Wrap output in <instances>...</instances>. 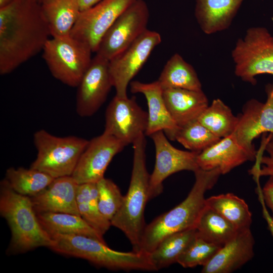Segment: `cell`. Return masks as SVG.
<instances>
[{
  "label": "cell",
  "mask_w": 273,
  "mask_h": 273,
  "mask_svg": "<svg viewBox=\"0 0 273 273\" xmlns=\"http://www.w3.org/2000/svg\"><path fill=\"white\" fill-rule=\"evenodd\" d=\"M150 136L154 142L156 153L154 168L150 176V200L161 194L163 182L170 175L183 170L194 172L200 168L197 162L198 153L175 148L168 141L163 130L155 132Z\"/></svg>",
  "instance_id": "obj_12"
},
{
  "label": "cell",
  "mask_w": 273,
  "mask_h": 273,
  "mask_svg": "<svg viewBox=\"0 0 273 273\" xmlns=\"http://www.w3.org/2000/svg\"><path fill=\"white\" fill-rule=\"evenodd\" d=\"M205 205L232 223L239 230L250 228L252 213L246 202L231 193L211 196Z\"/></svg>",
  "instance_id": "obj_28"
},
{
  "label": "cell",
  "mask_w": 273,
  "mask_h": 273,
  "mask_svg": "<svg viewBox=\"0 0 273 273\" xmlns=\"http://www.w3.org/2000/svg\"><path fill=\"white\" fill-rule=\"evenodd\" d=\"M89 141L76 136L60 137L44 129L33 134L36 158L30 167L54 178L71 176Z\"/></svg>",
  "instance_id": "obj_6"
},
{
  "label": "cell",
  "mask_w": 273,
  "mask_h": 273,
  "mask_svg": "<svg viewBox=\"0 0 273 273\" xmlns=\"http://www.w3.org/2000/svg\"><path fill=\"white\" fill-rule=\"evenodd\" d=\"M51 35L37 0H14L0 8V74H9L35 56Z\"/></svg>",
  "instance_id": "obj_1"
},
{
  "label": "cell",
  "mask_w": 273,
  "mask_h": 273,
  "mask_svg": "<svg viewBox=\"0 0 273 273\" xmlns=\"http://www.w3.org/2000/svg\"><path fill=\"white\" fill-rule=\"evenodd\" d=\"M5 179L17 193L28 197L34 196L45 189L55 179L40 170L24 167H10Z\"/></svg>",
  "instance_id": "obj_30"
},
{
  "label": "cell",
  "mask_w": 273,
  "mask_h": 273,
  "mask_svg": "<svg viewBox=\"0 0 273 273\" xmlns=\"http://www.w3.org/2000/svg\"><path fill=\"white\" fill-rule=\"evenodd\" d=\"M163 98L171 116L178 126L197 120L209 106L202 90L166 88L163 89Z\"/></svg>",
  "instance_id": "obj_21"
},
{
  "label": "cell",
  "mask_w": 273,
  "mask_h": 273,
  "mask_svg": "<svg viewBox=\"0 0 273 273\" xmlns=\"http://www.w3.org/2000/svg\"><path fill=\"white\" fill-rule=\"evenodd\" d=\"M102 0H77L81 12L95 5Z\"/></svg>",
  "instance_id": "obj_38"
},
{
  "label": "cell",
  "mask_w": 273,
  "mask_h": 273,
  "mask_svg": "<svg viewBox=\"0 0 273 273\" xmlns=\"http://www.w3.org/2000/svg\"><path fill=\"white\" fill-rule=\"evenodd\" d=\"M194 173L195 183L186 199L146 225L139 252L149 254L168 235L195 228L205 205V194L214 187L221 173L218 168L199 169Z\"/></svg>",
  "instance_id": "obj_2"
},
{
  "label": "cell",
  "mask_w": 273,
  "mask_h": 273,
  "mask_svg": "<svg viewBox=\"0 0 273 273\" xmlns=\"http://www.w3.org/2000/svg\"><path fill=\"white\" fill-rule=\"evenodd\" d=\"M135 0H102L80 12L70 35L97 52L100 41L117 18Z\"/></svg>",
  "instance_id": "obj_11"
},
{
  "label": "cell",
  "mask_w": 273,
  "mask_h": 273,
  "mask_svg": "<svg viewBox=\"0 0 273 273\" xmlns=\"http://www.w3.org/2000/svg\"><path fill=\"white\" fill-rule=\"evenodd\" d=\"M262 149L267 153V156L257 154L256 163L249 171L256 180L262 176H273V136L269 133L266 141H263Z\"/></svg>",
  "instance_id": "obj_35"
},
{
  "label": "cell",
  "mask_w": 273,
  "mask_h": 273,
  "mask_svg": "<svg viewBox=\"0 0 273 273\" xmlns=\"http://www.w3.org/2000/svg\"><path fill=\"white\" fill-rule=\"evenodd\" d=\"M232 57L236 75L255 85L257 75H273V36L265 27H251L237 41Z\"/></svg>",
  "instance_id": "obj_8"
},
{
  "label": "cell",
  "mask_w": 273,
  "mask_h": 273,
  "mask_svg": "<svg viewBox=\"0 0 273 273\" xmlns=\"http://www.w3.org/2000/svg\"><path fill=\"white\" fill-rule=\"evenodd\" d=\"M256 157L244 149L232 133L198 153L197 162L204 170L218 168L221 174L229 173L244 163L255 160Z\"/></svg>",
  "instance_id": "obj_20"
},
{
  "label": "cell",
  "mask_w": 273,
  "mask_h": 273,
  "mask_svg": "<svg viewBox=\"0 0 273 273\" xmlns=\"http://www.w3.org/2000/svg\"><path fill=\"white\" fill-rule=\"evenodd\" d=\"M149 10L144 0H135L115 20L99 44L96 54L110 61L147 29Z\"/></svg>",
  "instance_id": "obj_9"
},
{
  "label": "cell",
  "mask_w": 273,
  "mask_h": 273,
  "mask_svg": "<svg viewBox=\"0 0 273 273\" xmlns=\"http://www.w3.org/2000/svg\"><path fill=\"white\" fill-rule=\"evenodd\" d=\"M197 236L195 228L175 233L166 237L149 254V259L158 271L177 263L179 256Z\"/></svg>",
  "instance_id": "obj_27"
},
{
  "label": "cell",
  "mask_w": 273,
  "mask_h": 273,
  "mask_svg": "<svg viewBox=\"0 0 273 273\" xmlns=\"http://www.w3.org/2000/svg\"><path fill=\"white\" fill-rule=\"evenodd\" d=\"M40 3L51 36L70 34L81 12L77 0H43Z\"/></svg>",
  "instance_id": "obj_23"
},
{
  "label": "cell",
  "mask_w": 273,
  "mask_h": 273,
  "mask_svg": "<svg viewBox=\"0 0 273 273\" xmlns=\"http://www.w3.org/2000/svg\"><path fill=\"white\" fill-rule=\"evenodd\" d=\"M43 58L51 74L71 87H77L88 68L93 53L86 43L70 34L52 37L43 49Z\"/></svg>",
  "instance_id": "obj_7"
},
{
  "label": "cell",
  "mask_w": 273,
  "mask_h": 273,
  "mask_svg": "<svg viewBox=\"0 0 273 273\" xmlns=\"http://www.w3.org/2000/svg\"><path fill=\"white\" fill-rule=\"evenodd\" d=\"M161 42V36L158 32L147 29L128 47L109 61V72L115 96L128 97V84Z\"/></svg>",
  "instance_id": "obj_10"
},
{
  "label": "cell",
  "mask_w": 273,
  "mask_h": 273,
  "mask_svg": "<svg viewBox=\"0 0 273 273\" xmlns=\"http://www.w3.org/2000/svg\"><path fill=\"white\" fill-rule=\"evenodd\" d=\"M98 207L101 213L111 220L121 207L124 196L118 187L111 179L104 177L96 183Z\"/></svg>",
  "instance_id": "obj_34"
},
{
  "label": "cell",
  "mask_w": 273,
  "mask_h": 273,
  "mask_svg": "<svg viewBox=\"0 0 273 273\" xmlns=\"http://www.w3.org/2000/svg\"><path fill=\"white\" fill-rule=\"evenodd\" d=\"M265 103L253 99L244 104L233 133L238 143L255 157L257 153L253 140L267 132L273 136V82L265 85Z\"/></svg>",
  "instance_id": "obj_14"
},
{
  "label": "cell",
  "mask_w": 273,
  "mask_h": 273,
  "mask_svg": "<svg viewBox=\"0 0 273 273\" xmlns=\"http://www.w3.org/2000/svg\"><path fill=\"white\" fill-rule=\"evenodd\" d=\"M0 213L11 231L10 253H24L40 247L51 248L53 245V240L38 220L30 197L15 192L5 178L1 182Z\"/></svg>",
  "instance_id": "obj_4"
},
{
  "label": "cell",
  "mask_w": 273,
  "mask_h": 273,
  "mask_svg": "<svg viewBox=\"0 0 273 273\" xmlns=\"http://www.w3.org/2000/svg\"><path fill=\"white\" fill-rule=\"evenodd\" d=\"M255 241L250 228L240 230L203 266L202 273H230L239 269L254 256Z\"/></svg>",
  "instance_id": "obj_17"
},
{
  "label": "cell",
  "mask_w": 273,
  "mask_h": 273,
  "mask_svg": "<svg viewBox=\"0 0 273 273\" xmlns=\"http://www.w3.org/2000/svg\"><path fill=\"white\" fill-rule=\"evenodd\" d=\"M157 80L163 89L202 90L201 82L193 67L177 53L166 62Z\"/></svg>",
  "instance_id": "obj_26"
},
{
  "label": "cell",
  "mask_w": 273,
  "mask_h": 273,
  "mask_svg": "<svg viewBox=\"0 0 273 273\" xmlns=\"http://www.w3.org/2000/svg\"><path fill=\"white\" fill-rule=\"evenodd\" d=\"M39 3H40L43 0H37Z\"/></svg>",
  "instance_id": "obj_40"
},
{
  "label": "cell",
  "mask_w": 273,
  "mask_h": 273,
  "mask_svg": "<svg viewBox=\"0 0 273 273\" xmlns=\"http://www.w3.org/2000/svg\"><path fill=\"white\" fill-rule=\"evenodd\" d=\"M257 185V193L261 195L265 204L270 209L273 218V176H269L262 189L258 183Z\"/></svg>",
  "instance_id": "obj_36"
},
{
  "label": "cell",
  "mask_w": 273,
  "mask_h": 273,
  "mask_svg": "<svg viewBox=\"0 0 273 273\" xmlns=\"http://www.w3.org/2000/svg\"><path fill=\"white\" fill-rule=\"evenodd\" d=\"M148 123V112L138 105L135 97L121 98L115 96L106 109L104 132L127 146L145 134Z\"/></svg>",
  "instance_id": "obj_13"
},
{
  "label": "cell",
  "mask_w": 273,
  "mask_h": 273,
  "mask_svg": "<svg viewBox=\"0 0 273 273\" xmlns=\"http://www.w3.org/2000/svg\"><path fill=\"white\" fill-rule=\"evenodd\" d=\"M195 229L198 237L221 246L232 240L239 231L232 223L205 203Z\"/></svg>",
  "instance_id": "obj_25"
},
{
  "label": "cell",
  "mask_w": 273,
  "mask_h": 273,
  "mask_svg": "<svg viewBox=\"0 0 273 273\" xmlns=\"http://www.w3.org/2000/svg\"><path fill=\"white\" fill-rule=\"evenodd\" d=\"M109 61L96 54L77 86L76 110L82 117L96 113L113 87Z\"/></svg>",
  "instance_id": "obj_16"
},
{
  "label": "cell",
  "mask_w": 273,
  "mask_h": 273,
  "mask_svg": "<svg viewBox=\"0 0 273 273\" xmlns=\"http://www.w3.org/2000/svg\"><path fill=\"white\" fill-rule=\"evenodd\" d=\"M221 246L198 237L192 241L178 257L177 263L184 268L204 265L213 257Z\"/></svg>",
  "instance_id": "obj_33"
},
{
  "label": "cell",
  "mask_w": 273,
  "mask_h": 273,
  "mask_svg": "<svg viewBox=\"0 0 273 273\" xmlns=\"http://www.w3.org/2000/svg\"><path fill=\"white\" fill-rule=\"evenodd\" d=\"M132 93H141L145 97L148 107V123L145 134L163 130L167 136L174 141L179 126L171 116L163 98V89L158 80L151 83L133 81L130 83Z\"/></svg>",
  "instance_id": "obj_19"
},
{
  "label": "cell",
  "mask_w": 273,
  "mask_h": 273,
  "mask_svg": "<svg viewBox=\"0 0 273 273\" xmlns=\"http://www.w3.org/2000/svg\"><path fill=\"white\" fill-rule=\"evenodd\" d=\"M126 146L115 136L103 132L89 141L71 176L78 184L97 183L104 177L114 157Z\"/></svg>",
  "instance_id": "obj_15"
},
{
  "label": "cell",
  "mask_w": 273,
  "mask_h": 273,
  "mask_svg": "<svg viewBox=\"0 0 273 273\" xmlns=\"http://www.w3.org/2000/svg\"><path fill=\"white\" fill-rule=\"evenodd\" d=\"M213 134L222 139L232 134L238 122L231 108L219 99H214L197 119Z\"/></svg>",
  "instance_id": "obj_31"
},
{
  "label": "cell",
  "mask_w": 273,
  "mask_h": 273,
  "mask_svg": "<svg viewBox=\"0 0 273 273\" xmlns=\"http://www.w3.org/2000/svg\"><path fill=\"white\" fill-rule=\"evenodd\" d=\"M258 195L259 196V199L262 207V212L264 218L267 222L268 229L273 237V218L270 215L269 213L266 210V208L265 207L266 205L264 203L261 195L260 194H258Z\"/></svg>",
  "instance_id": "obj_37"
},
{
  "label": "cell",
  "mask_w": 273,
  "mask_h": 273,
  "mask_svg": "<svg viewBox=\"0 0 273 273\" xmlns=\"http://www.w3.org/2000/svg\"><path fill=\"white\" fill-rule=\"evenodd\" d=\"M43 229L50 235L68 234L84 235L105 242L103 236L92 228L80 216L63 212L37 213Z\"/></svg>",
  "instance_id": "obj_24"
},
{
  "label": "cell",
  "mask_w": 273,
  "mask_h": 273,
  "mask_svg": "<svg viewBox=\"0 0 273 273\" xmlns=\"http://www.w3.org/2000/svg\"><path fill=\"white\" fill-rule=\"evenodd\" d=\"M145 135H141L132 143L133 164L129 188L121 207L111 220V225L124 234L133 251L137 252L146 226L145 209L150 200V175L146 168Z\"/></svg>",
  "instance_id": "obj_3"
},
{
  "label": "cell",
  "mask_w": 273,
  "mask_h": 273,
  "mask_svg": "<svg viewBox=\"0 0 273 273\" xmlns=\"http://www.w3.org/2000/svg\"><path fill=\"white\" fill-rule=\"evenodd\" d=\"M76 201L80 215L92 228L103 236L111 226V221L100 212L96 183L79 184Z\"/></svg>",
  "instance_id": "obj_29"
},
{
  "label": "cell",
  "mask_w": 273,
  "mask_h": 273,
  "mask_svg": "<svg viewBox=\"0 0 273 273\" xmlns=\"http://www.w3.org/2000/svg\"><path fill=\"white\" fill-rule=\"evenodd\" d=\"M220 139L198 120L179 126L174 135V141L191 151L197 153L202 152Z\"/></svg>",
  "instance_id": "obj_32"
},
{
  "label": "cell",
  "mask_w": 273,
  "mask_h": 273,
  "mask_svg": "<svg viewBox=\"0 0 273 273\" xmlns=\"http://www.w3.org/2000/svg\"><path fill=\"white\" fill-rule=\"evenodd\" d=\"M51 237L54 242L52 250L85 259L100 267L114 270L156 271L149 254L114 250L106 242L84 235L54 234Z\"/></svg>",
  "instance_id": "obj_5"
},
{
  "label": "cell",
  "mask_w": 273,
  "mask_h": 273,
  "mask_svg": "<svg viewBox=\"0 0 273 273\" xmlns=\"http://www.w3.org/2000/svg\"><path fill=\"white\" fill-rule=\"evenodd\" d=\"M78 185L72 176L55 178L45 189L30 197L35 211L80 215L76 201Z\"/></svg>",
  "instance_id": "obj_18"
},
{
  "label": "cell",
  "mask_w": 273,
  "mask_h": 273,
  "mask_svg": "<svg viewBox=\"0 0 273 273\" xmlns=\"http://www.w3.org/2000/svg\"><path fill=\"white\" fill-rule=\"evenodd\" d=\"M14 1V0H0V8L8 5Z\"/></svg>",
  "instance_id": "obj_39"
},
{
  "label": "cell",
  "mask_w": 273,
  "mask_h": 273,
  "mask_svg": "<svg viewBox=\"0 0 273 273\" xmlns=\"http://www.w3.org/2000/svg\"><path fill=\"white\" fill-rule=\"evenodd\" d=\"M244 0H196L195 15L202 30L211 34L231 25Z\"/></svg>",
  "instance_id": "obj_22"
}]
</instances>
